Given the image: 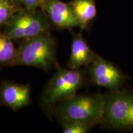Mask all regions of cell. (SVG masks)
<instances>
[{
  "label": "cell",
  "mask_w": 133,
  "mask_h": 133,
  "mask_svg": "<svg viewBox=\"0 0 133 133\" xmlns=\"http://www.w3.org/2000/svg\"><path fill=\"white\" fill-rule=\"evenodd\" d=\"M86 78V71L59 66L41 94L40 104L44 111L51 115L57 104L76 95L77 91L84 86Z\"/></svg>",
  "instance_id": "obj_1"
},
{
  "label": "cell",
  "mask_w": 133,
  "mask_h": 133,
  "mask_svg": "<svg viewBox=\"0 0 133 133\" xmlns=\"http://www.w3.org/2000/svg\"><path fill=\"white\" fill-rule=\"evenodd\" d=\"M57 44L50 32L24 39L17 49L14 66H30L47 71L58 69Z\"/></svg>",
  "instance_id": "obj_2"
},
{
  "label": "cell",
  "mask_w": 133,
  "mask_h": 133,
  "mask_svg": "<svg viewBox=\"0 0 133 133\" xmlns=\"http://www.w3.org/2000/svg\"><path fill=\"white\" fill-rule=\"evenodd\" d=\"M104 96L100 125L104 129L133 131V90L122 87Z\"/></svg>",
  "instance_id": "obj_3"
},
{
  "label": "cell",
  "mask_w": 133,
  "mask_h": 133,
  "mask_svg": "<svg viewBox=\"0 0 133 133\" xmlns=\"http://www.w3.org/2000/svg\"><path fill=\"white\" fill-rule=\"evenodd\" d=\"M103 107L104 96L97 92L91 95H75L61 103L55 110L61 123L81 121L94 127L101 124Z\"/></svg>",
  "instance_id": "obj_4"
},
{
  "label": "cell",
  "mask_w": 133,
  "mask_h": 133,
  "mask_svg": "<svg viewBox=\"0 0 133 133\" xmlns=\"http://www.w3.org/2000/svg\"><path fill=\"white\" fill-rule=\"evenodd\" d=\"M3 32L13 41L26 39L50 32V21L41 8L34 12L21 8L4 26Z\"/></svg>",
  "instance_id": "obj_5"
},
{
  "label": "cell",
  "mask_w": 133,
  "mask_h": 133,
  "mask_svg": "<svg viewBox=\"0 0 133 133\" xmlns=\"http://www.w3.org/2000/svg\"><path fill=\"white\" fill-rule=\"evenodd\" d=\"M87 68L91 84L109 91L117 90L123 87L126 80V76L119 68L96 53Z\"/></svg>",
  "instance_id": "obj_6"
},
{
  "label": "cell",
  "mask_w": 133,
  "mask_h": 133,
  "mask_svg": "<svg viewBox=\"0 0 133 133\" xmlns=\"http://www.w3.org/2000/svg\"><path fill=\"white\" fill-rule=\"evenodd\" d=\"M39 8L57 29L71 30L79 28L78 22L69 3L61 0H43L39 3Z\"/></svg>",
  "instance_id": "obj_7"
},
{
  "label": "cell",
  "mask_w": 133,
  "mask_h": 133,
  "mask_svg": "<svg viewBox=\"0 0 133 133\" xmlns=\"http://www.w3.org/2000/svg\"><path fill=\"white\" fill-rule=\"evenodd\" d=\"M30 87L10 81L0 85V105L16 111L26 107L31 103Z\"/></svg>",
  "instance_id": "obj_8"
},
{
  "label": "cell",
  "mask_w": 133,
  "mask_h": 133,
  "mask_svg": "<svg viewBox=\"0 0 133 133\" xmlns=\"http://www.w3.org/2000/svg\"><path fill=\"white\" fill-rule=\"evenodd\" d=\"M95 54L83 38L81 32L74 33L68 67L74 70L80 69L82 66L87 67L92 62Z\"/></svg>",
  "instance_id": "obj_9"
},
{
  "label": "cell",
  "mask_w": 133,
  "mask_h": 133,
  "mask_svg": "<svg viewBox=\"0 0 133 133\" xmlns=\"http://www.w3.org/2000/svg\"><path fill=\"white\" fill-rule=\"evenodd\" d=\"M69 3L78 22L79 28L82 30L89 29L97 16L95 0H72Z\"/></svg>",
  "instance_id": "obj_10"
},
{
  "label": "cell",
  "mask_w": 133,
  "mask_h": 133,
  "mask_svg": "<svg viewBox=\"0 0 133 133\" xmlns=\"http://www.w3.org/2000/svg\"><path fill=\"white\" fill-rule=\"evenodd\" d=\"M17 49L13 40L0 29V64L13 66L16 57Z\"/></svg>",
  "instance_id": "obj_11"
},
{
  "label": "cell",
  "mask_w": 133,
  "mask_h": 133,
  "mask_svg": "<svg viewBox=\"0 0 133 133\" xmlns=\"http://www.w3.org/2000/svg\"><path fill=\"white\" fill-rule=\"evenodd\" d=\"M17 2L21 1L19 0H0V29L4 26L11 17L22 8Z\"/></svg>",
  "instance_id": "obj_12"
},
{
  "label": "cell",
  "mask_w": 133,
  "mask_h": 133,
  "mask_svg": "<svg viewBox=\"0 0 133 133\" xmlns=\"http://www.w3.org/2000/svg\"><path fill=\"white\" fill-rule=\"evenodd\" d=\"M62 124L64 133H86L94 128L90 124L81 121H68Z\"/></svg>",
  "instance_id": "obj_13"
},
{
  "label": "cell",
  "mask_w": 133,
  "mask_h": 133,
  "mask_svg": "<svg viewBox=\"0 0 133 133\" xmlns=\"http://www.w3.org/2000/svg\"><path fill=\"white\" fill-rule=\"evenodd\" d=\"M41 1H43V0H40V1H39V3H40V2H41Z\"/></svg>",
  "instance_id": "obj_14"
}]
</instances>
